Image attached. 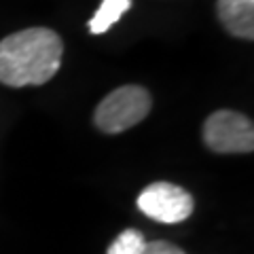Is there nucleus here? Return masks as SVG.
<instances>
[{"instance_id": "5", "label": "nucleus", "mask_w": 254, "mask_h": 254, "mask_svg": "<svg viewBox=\"0 0 254 254\" xmlns=\"http://www.w3.org/2000/svg\"><path fill=\"white\" fill-rule=\"evenodd\" d=\"M216 15L227 34L254 41V0H218Z\"/></svg>"}, {"instance_id": "2", "label": "nucleus", "mask_w": 254, "mask_h": 254, "mask_svg": "<svg viewBox=\"0 0 254 254\" xmlns=\"http://www.w3.org/2000/svg\"><path fill=\"white\" fill-rule=\"evenodd\" d=\"M153 95L142 85H123L104 95L93 113V125L100 131L117 136L136 127L148 117Z\"/></svg>"}, {"instance_id": "1", "label": "nucleus", "mask_w": 254, "mask_h": 254, "mask_svg": "<svg viewBox=\"0 0 254 254\" xmlns=\"http://www.w3.org/2000/svg\"><path fill=\"white\" fill-rule=\"evenodd\" d=\"M64 43L51 28H26L0 41V83L6 87L45 85L62 66Z\"/></svg>"}, {"instance_id": "6", "label": "nucleus", "mask_w": 254, "mask_h": 254, "mask_svg": "<svg viewBox=\"0 0 254 254\" xmlns=\"http://www.w3.org/2000/svg\"><path fill=\"white\" fill-rule=\"evenodd\" d=\"M131 0H102L100 9L89 19V32L91 34H104L115 23L129 11Z\"/></svg>"}, {"instance_id": "3", "label": "nucleus", "mask_w": 254, "mask_h": 254, "mask_svg": "<svg viewBox=\"0 0 254 254\" xmlns=\"http://www.w3.org/2000/svg\"><path fill=\"white\" fill-rule=\"evenodd\" d=\"M203 144L218 155H250L254 150V125L237 110H216L203 123Z\"/></svg>"}, {"instance_id": "7", "label": "nucleus", "mask_w": 254, "mask_h": 254, "mask_svg": "<svg viewBox=\"0 0 254 254\" xmlns=\"http://www.w3.org/2000/svg\"><path fill=\"white\" fill-rule=\"evenodd\" d=\"M146 248L144 233L138 229H125L117 235V240L108 246L106 254H142Z\"/></svg>"}, {"instance_id": "4", "label": "nucleus", "mask_w": 254, "mask_h": 254, "mask_svg": "<svg viewBox=\"0 0 254 254\" xmlns=\"http://www.w3.org/2000/svg\"><path fill=\"white\" fill-rule=\"evenodd\" d=\"M138 210L163 225L185 222L195 210V199L185 187L159 180L138 195Z\"/></svg>"}, {"instance_id": "8", "label": "nucleus", "mask_w": 254, "mask_h": 254, "mask_svg": "<svg viewBox=\"0 0 254 254\" xmlns=\"http://www.w3.org/2000/svg\"><path fill=\"white\" fill-rule=\"evenodd\" d=\"M142 254H187L182 248H178L176 244L165 242V240H155V242H146V248Z\"/></svg>"}]
</instances>
